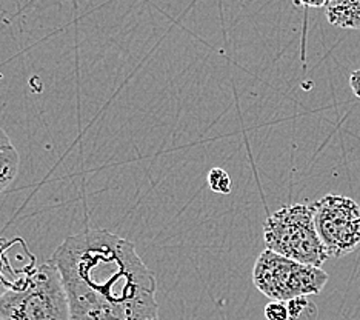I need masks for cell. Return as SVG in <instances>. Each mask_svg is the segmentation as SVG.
Wrapping results in <instances>:
<instances>
[{"mask_svg": "<svg viewBox=\"0 0 360 320\" xmlns=\"http://www.w3.org/2000/svg\"><path fill=\"white\" fill-rule=\"evenodd\" d=\"M71 320H159L158 281L134 243L106 229L70 236L54 251Z\"/></svg>", "mask_w": 360, "mask_h": 320, "instance_id": "6da1fadb", "label": "cell"}, {"mask_svg": "<svg viewBox=\"0 0 360 320\" xmlns=\"http://www.w3.org/2000/svg\"><path fill=\"white\" fill-rule=\"evenodd\" d=\"M5 320H71L68 294L53 260L32 269L22 283L0 295Z\"/></svg>", "mask_w": 360, "mask_h": 320, "instance_id": "7a4b0ae2", "label": "cell"}, {"mask_svg": "<svg viewBox=\"0 0 360 320\" xmlns=\"http://www.w3.org/2000/svg\"><path fill=\"white\" fill-rule=\"evenodd\" d=\"M266 250L300 264L321 268L328 256L314 225L313 210L304 203L286 205L264 224Z\"/></svg>", "mask_w": 360, "mask_h": 320, "instance_id": "3957f363", "label": "cell"}, {"mask_svg": "<svg viewBox=\"0 0 360 320\" xmlns=\"http://www.w3.org/2000/svg\"><path fill=\"white\" fill-rule=\"evenodd\" d=\"M328 279L322 268L300 264L269 250L260 252L252 269L256 288L268 299L281 302L319 294Z\"/></svg>", "mask_w": 360, "mask_h": 320, "instance_id": "277c9868", "label": "cell"}, {"mask_svg": "<svg viewBox=\"0 0 360 320\" xmlns=\"http://www.w3.org/2000/svg\"><path fill=\"white\" fill-rule=\"evenodd\" d=\"M328 259H340L360 245V207L351 197L326 194L309 205Z\"/></svg>", "mask_w": 360, "mask_h": 320, "instance_id": "5b68a950", "label": "cell"}, {"mask_svg": "<svg viewBox=\"0 0 360 320\" xmlns=\"http://www.w3.org/2000/svg\"><path fill=\"white\" fill-rule=\"evenodd\" d=\"M325 10L333 27L360 31V0H328Z\"/></svg>", "mask_w": 360, "mask_h": 320, "instance_id": "8992f818", "label": "cell"}, {"mask_svg": "<svg viewBox=\"0 0 360 320\" xmlns=\"http://www.w3.org/2000/svg\"><path fill=\"white\" fill-rule=\"evenodd\" d=\"M20 155L15 148L0 151V196L13 185L19 174Z\"/></svg>", "mask_w": 360, "mask_h": 320, "instance_id": "52a82bcc", "label": "cell"}, {"mask_svg": "<svg viewBox=\"0 0 360 320\" xmlns=\"http://www.w3.org/2000/svg\"><path fill=\"white\" fill-rule=\"evenodd\" d=\"M288 307L290 320H316L317 319V307L308 295H300L286 302Z\"/></svg>", "mask_w": 360, "mask_h": 320, "instance_id": "ba28073f", "label": "cell"}, {"mask_svg": "<svg viewBox=\"0 0 360 320\" xmlns=\"http://www.w3.org/2000/svg\"><path fill=\"white\" fill-rule=\"evenodd\" d=\"M207 182L211 191L217 194H231L233 191V182L231 177L228 176V172L224 168H212L210 169L207 176Z\"/></svg>", "mask_w": 360, "mask_h": 320, "instance_id": "9c48e42d", "label": "cell"}, {"mask_svg": "<svg viewBox=\"0 0 360 320\" xmlns=\"http://www.w3.org/2000/svg\"><path fill=\"white\" fill-rule=\"evenodd\" d=\"M265 317L266 320H290L286 302H281V300L269 302L265 307Z\"/></svg>", "mask_w": 360, "mask_h": 320, "instance_id": "30bf717a", "label": "cell"}, {"mask_svg": "<svg viewBox=\"0 0 360 320\" xmlns=\"http://www.w3.org/2000/svg\"><path fill=\"white\" fill-rule=\"evenodd\" d=\"M349 88L357 98H360V68L349 74Z\"/></svg>", "mask_w": 360, "mask_h": 320, "instance_id": "8fae6325", "label": "cell"}, {"mask_svg": "<svg viewBox=\"0 0 360 320\" xmlns=\"http://www.w3.org/2000/svg\"><path fill=\"white\" fill-rule=\"evenodd\" d=\"M328 4V0H296V5L305 8H323Z\"/></svg>", "mask_w": 360, "mask_h": 320, "instance_id": "7c38bea8", "label": "cell"}, {"mask_svg": "<svg viewBox=\"0 0 360 320\" xmlns=\"http://www.w3.org/2000/svg\"><path fill=\"white\" fill-rule=\"evenodd\" d=\"M10 148H14L11 139L8 137V134L5 133L4 128L0 127V151H2V150H10Z\"/></svg>", "mask_w": 360, "mask_h": 320, "instance_id": "4fadbf2b", "label": "cell"}, {"mask_svg": "<svg viewBox=\"0 0 360 320\" xmlns=\"http://www.w3.org/2000/svg\"><path fill=\"white\" fill-rule=\"evenodd\" d=\"M0 320H5V319H2V317H0Z\"/></svg>", "mask_w": 360, "mask_h": 320, "instance_id": "5bb4252c", "label": "cell"}]
</instances>
